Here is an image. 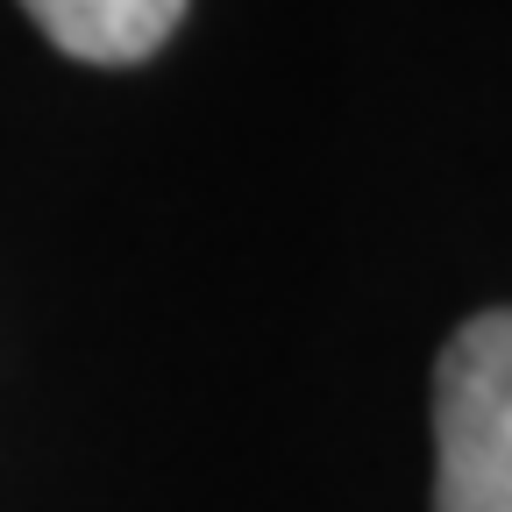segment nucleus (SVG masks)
Returning <instances> with one entry per match:
<instances>
[{
    "instance_id": "1",
    "label": "nucleus",
    "mask_w": 512,
    "mask_h": 512,
    "mask_svg": "<svg viewBox=\"0 0 512 512\" xmlns=\"http://www.w3.org/2000/svg\"><path fill=\"white\" fill-rule=\"evenodd\" d=\"M434 512H512V306L470 313L434 363Z\"/></svg>"
},
{
    "instance_id": "2",
    "label": "nucleus",
    "mask_w": 512,
    "mask_h": 512,
    "mask_svg": "<svg viewBox=\"0 0 512 512\" xmlns=\"http://www.w3.org/2000/svg\"><path fill=\"white\" fill-rule=\"evenodd\" d=\"M22 8L79 64H143L185 22V0H22Z\"/></svg>"
}]
</instances>
